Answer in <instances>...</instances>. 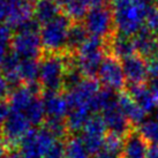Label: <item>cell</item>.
Listing matches in <instances>:
<instances>
[{"mask_svg":"<svg viewBox=\"0 0 158 158\" xmlns=\"http://www.w3.org/2000/svg\"><path fill=\"white\" fill-rule=\"evenodd\" d=\"M73 54L44 53L40 59V83L43 91L61 92L70 57Z\"/></svg>","mask_w":158,"mask_h":158,"instance_id":"1","label":"cell"},{"mask_svg":"<svg viewBox=\"0 0 158 158\" xmlns=\"http://www.w3.org/2000/svg\"><path fill=\"white\" fill-rule=\"evenodd\" d=\"M40 24L35 19L20 26L13 36L10 50H13L21 59L40 60L44 54L40 40Z\"/></svg>","mask_w":158,"mask_h":158,"instance_id":"2","label":"cell"},{"mask_svg":"<svg viewBox=\"0 0 158 158\" xmlns=\"http://www.w3.org/2000/svg\"><path fill=\"white\" fill-rule=\"evenodd\" d=\"M112 8L115 31L134 37L142 28H144L148 7H145L137 0H128Z\"/></svg>","mask_w":158,"mask_h":158,"instance_id":"3","label":"cell"},{"mask_svg":"<svg viewBox=\"0 0 158 158\" xmlns=\"http://www.w3.org/2000/svg\"><path fill=\"white\" fill-rule=\"evenodd\" d=\"M106 56L105 40L90 36L79 52L75 54L76 65L84 77H95Z\"/></svg>","mask_w":158,"mask_h":158,"instance_id":"4","label":"cell"},{"mask_svg":"<svg viewBox=\"0 0 158 158\" xmlns=\"http://www.w3.org/2000/svg\"><path fill=\"white\" fill-rule=\"evenodd\" d=\"M73 21L66 14L46 23L40 28V40L44 53H62L66 50L67 35Z\"/></svg>","mask_w":158,"mask_h":158,"instance_id":"5","label":"cell"},{"mask_svg":"<svg viewBox=\"0 0 158 158\" xmlns=\"http://www.w3.org/2000/svg\"><path fill=\"white\" fill-rule=\"evenodd\" d=\"M82 22L89 35L94 37L107 40L115 31L113 8L111 5L90 8Z\"/></svg>","mask_w":158,"mask_h":158,"instance_id":"6","label":"cell"},{"mask_svg":"<svg viewBox=\"0 0 158 158\" xmlns=\"http://www.w3.org/2000/svg\"><path fill=\"white\" fill-rule=\"evenodd\" d=\"M56 140L44 126L31 128L20 142L19 152L23 158H44Z\"/></svg>","mask_w":158,"mask_h":158,"instance_id":"7","label":"cell"},{"mask_svg":"<svg viewBox=\"0 0 158 158\" xmlns=\"http://www.w3.org/2000/svg\"><path fill=\"white\" fill-rule=\"evenodd\" d=\"M98 82L103 88L112 90L114 92H120L126 89V77L123 74V68L121 61L114 58L113 56L107 54L102 62L99 70L97 73Z\"/></svg>","mask_w":158,"mask_h":158,"instance_id":"8","label":"cell"},{"mask_svg":"<svg viewBox=\"0 0 158 158\" xmlns=\"http://www.w3.org/2000/svg\"><path fill=\"white\" fill-rule=\"evenodd\" d=\"M99 90L101 83L95 77H85L77 87L65 92L68 111L85 109L91 112V102Z\"/></svg>","mask_w":158,"mask_h":158,"instance_id":"9","label":"cell"},{"mask_svg":"<svg viewBox=\"0 0 158 158\" xmlns=\"http://www.w3.org/2000/svg\"><path fill=\"white\" fill-rule=\"evenodd\" d=\"M31 125L22 113L10 112L7 120L0 128L1 140L9 149H16L20 145L22 139L29 133L31 129Z\"/></svg>","mask_w":158,"mask_h":158,"instance_id":"10","label":"cell"},{"mask_svg":"<svg viewBox=\"0 0 158 158\" xmlns=\"http://www.w3.org/2000/svg\"><path fill=\"white\" fill-rule=\"evenodd\" d=\"M106 125L102 114H92L82 131V139L90 155H95L103 149L106 136Z\"/></svg>","mask_w":158,"mask_h":158,"instance_id":"11","label":"cell"},{"mask_svg":"<svg viewBox=\"0 0 158 158\" xmlns=\"http://www.w3.org/2000/svg\"><path fill=\"white\" fill-rule=\"evenodd\" d=\"M43 94V88L40 82L34 84H22L21 87L14 89L8 97V104L12 112L24 113L26 110L37 97Z\"/></svg>","mask_w":158,"mask_h":158,"instance_id":"12","label":"cell"},{"mask_svg":"<svg viewBox=\"0 0 158 158\" xmlns=\"http://www.w3.org/2000/svg\"><path fill=\"white\" fill-rule=\"evenodd\" d=\"M105 42L107 54L113 56L114 58L119 59L120 61L137 54L134 37H132V36L114 31L107 40H105Z\"/></svg>","mask_w":158,"mask_h":158,"instance_id":"13","label":"cell"},{"mask_svg":"<svg viewBox=\"0 0 158 158\" xmlns=\"http://www.w3.org/2000/svg\"><path fill=\"white\" fill-rule=\"evenodd\" d=\"M123 74L128 84H145L149 80L148 62L139 54L132 56L121 61Z\"/></svg>","mask_w":158,"mask_h":158,"instance_id":"14","label":"cell"},{"mask_svg":"<svg viewBox=\"0 0 158 158\" xmlns=\"http://www.w3.org/2000/svg\"><path fill=\"white\" fill-rule=\"evenodd\" d=\"M102 117L106 125L107 131H110V133L112 134H117L119 136L125 137L132 129L135 128L125 115L123 110L120 109L119 104L111 106L104 112H102Z\"/></svg>","mask_w":158,"mask_h":158,"instance_id":"15","label":"cell"},{"mask_svg":"<svg viewBox=\"0 0 158 158\" xmlns=\"http://www.w3.org/2000/svg\"><path fill=\"white\" fill-rule=\"evenodd\" d=\"M149 143L139 129H132L125 136L121 158H147Z\"/></svg>","mask_w":158,"mask_h":158,"instance_id":"16","label":"cell"},{"mask_svg":"<svg viewBox=\"0 0 158 158\" xmlns=\"http://www.w3.org/2000/svg\"><path fill=\"white\" fill-rule=\"evenodd\" d=\"M42 101L45 107L46 118L66 119L68 114V104L64 92L43 91Z\"/></svg>","mask_w":158,"mask_h":158,"instance_id":"17","label":"cell"},{"mask_svg":"<svg viewBox=\"0 0 158 158\" xmlns=\"http://www.w3.org/2000/svg\"><path fill=\"white\" fill-rule=\"evenodd\" d=\"M158 35H155L147 28H142L135 36L136 51L137 54L144 58L145 60H149L158 56Z\"/></svg>","mask_w":158,"mask_h":158,"instance_id":"18","label":"cell"},{"mask_svg":"<svg viewBox=\"0 0 158 158\" xmlns=\"http://www.w3.org/2000/svg\"><path fill=\"white\" fill-rule=\"evenodd\" d=\"M127 94L135 101V103L140 106L145 113L155 112L158 107V103L151 95L149 89L145 84H128Z\"/></svg>","mask_w":158,"mask_h":158,"instance_id":"19","label":"cell"},{"mask_svg":"<svg viewBox=\"0 0 158 158\" xmlns=\"http://www.w3.org/2000/svg\"><path fill=\"white\" fill-rule=\"evenodd\" d=\"M118 104L134 127H140L141 125L147 120L145 119L147 113L136 104L135 101L128 95L127 92H120L119 94Z\"/></svg>","mask_w":158,"mask_h":158,"instance_id":"20","label":"cell"},{"mask_svg":"<svg viewBox=\"0 0 158 158\" xmlns=\"http://www.w3.org/2000/svg\"><path fill=\"white\" fill-rule=\"evenodd\" d=\"M57 0H35L34 19L40 26L51 22L62 13Z\"/></svg>","mask_w":158,"mask_h":158,"instance_id":"21","label":"cell"},{"mask_svg":"<svg viewBox=\"0 0 158 158\" xmlns=\"http://www.w3.org/2000/svg\"><path fill=\"white\" fill-rule=\"evenodd\" d=\"M89 37L90 35L85 29L83 22H73L68 30L65 52L75 56L80 51V48L84 45V43L88 40Z\"/></svg>","mask_w":158,"mask_h":158,"instance_id":"22","label":"cell"},{"mask_svg":"<svg viewBox=\"0 0 158 158\" xmlns=\"http://www.w3.org/2000/svg\"><path fill=\"white\" fill-rule=\"evenodd\" d=\"M19 75L23 84H34L40 82V60L22 59L19 68Z\"/></svg>","mask_w":158,"mask_h":158,"instance_id":"23","label":"cell"},{"mask_svg":"<svg viewBox=\"0 0 158 158\" xmlns=\"http://www.w3.org/2000/svg\"><path fill=\"white\" fill-rule=\"evenodd\" d=\"M66 158H89L91 155L84 144L82 136L69 135L65 141Z\"/></svg>","mask_w":158,"mask_h":158,"instance_id":"24","label":"cell"},{"mask_svg":"<svg viewBox=\"0 0 158 158\" xmlns=\"http://www.w3.org/2000/svg\"><path fill=\"white\" fill-rule=\"evenodd\" d=\"M23 114L26 115L31 126H35V127L43 126L46 119V113H45V107L42 101V96L37 97Z\"/></svg>","mask_w":158,"mask_h":158,"instance_id":"25","label":"cell"},{"mask_svg":"<svg viewBox=\"0 0 158 158\" xmlns=\"http://www.w3.org/2000/svg\"><path fill=\"white\" fill-rule=\"evenodd\" d=\"M139 131L142 134L148 143L158 144V119L150 118L147 119L144 123L139 127Z\"/></svg>","mask_w":158,"mask_h":158,"instance_id":"26","label":"cell"},{"mask_svg":"<svg viewBox=\"0 0 158 158\" xmlns=\"http://www.w3.org/2000/svg\"><path fill=\"white\" fill-rule=\"evenodd\" d=\"M123 140H125V137H123V136L109 133V134H106L105 139H104V145H103V148L111 150L113 152L121 154L123 147Z\"/></svg>","mask_w":158,"mask_h":158,"instance_id":"27","label":"cell"},{"mask_svg":"<svg viewBox=\"0 0 158 158\" xmlns=\"http://www.w3.org/2000/svg\"><path fill=\"white\" fill-rule=\"evenodd\" d=\"M144 28H147L155 35H158V5L148 8L145 14Z\"/></svg>","mask_w":158,"mask_h":158,"instance_id":"28","label":"cell"},{"mask_svg":"<svg viewBox=\"0 0 158 158\" xmlns=\"http://www.w3.org/2000/svg\"><path fill=\"white\" fill-rule=\"evenodd\" d=\"M66 156L65 151V141L56 140V142L48 150L44 158H64Z\"/></svg>","mask_w":158,"mask_h":158,"instance_id":"29","label":"cell"},{"mask_svg":"<svg viewBox=\"0 0 158 158\" xmlns=\"http://www.w3.org/2000/svg\"><path fill=\"white\" fill-rule=\"evenodd\" d=\"M13 36V29L8 24H0V44L10 46Z\"/></svg>","mask_w":158,"mask_h":158,"instance_id":"30","label":"cell"},{"mask_svg":"<svg viewBox=\"0 0 158 158\" xmlns=\"http://www.w3.org/2000/svg\"><path fill=\"white\" fill-rule=\"evenodd\" d=\"M10 92H12V89L8 85L4 75L0 73V101H6V98H8Z\"/></svg>","mask_w":158,"mask_h":158,"instance_id":"31","label":"cell"},{"mask_svg":"<svg viewBox=\"0 0 158 158\" xmlns=\"http://www.w3.org/2000/svg\"><path fill=\"white\" fill-rule=\"evenodd\" d=\"M10 107H9L8 101H0V128L7 120L10 114Z\"/></svg>","mask_w":158,"mask_h":158,"instance_id":"32","label":"cell"},{"mask_svg":"<svg viewBox=\"0 0 158 158\" xmlns=\"http://www.w3.org/2000/svg\"><path fill=\"white\" fill-rule=\"evenodd\" d=\"M147 87L158 103V79H149L147 82Z\"/></svg>","mask_w":158,"mask_h":158,"instance_id":"33","label":"cell"},{"mask_svg":"<svg viewBox=\"0 0 158 158\" xmlns=\"http://www.w3.org/2000/svg\"><path fill=\"white\" fill-rule=\"evenodd\" d=\"M94 158H121V154H118V152H113V151H111V150H107V149H103L99 151V152H97Z\"/></svg>","mask_w":158,"mask_h":158,"instance_id":"34","label":"cell"},{"mask_svg":"<svg viewBox=\"0 0 158 158\" xmlns=\"http://www.w3.org/2000/svg\"><path fill=\"white\" fill-rule=\"evenodd\" d=\"M0 1L4 4V6L7 9V13H8L9 10H12L15 7H18L21 4H23L26 0H0Z\"/></svg>","mask_w":158,"mask_h":158,"instance_id":"35","label":"cell"},{"mask_svg":"<svg viewBox=\"0 0 158 158\" xmlns=\"http://www.w3.org/2000/svg\"><path fill=\"white\" fill-rule=\"evenodd\" d=\"M8 51H9L8 46L0 44V70H1V67H2V64H4V60H5V58H6V56H7Z\"/></svg>","mask_w":158,"mask_h":158,"instance_id":"36","label":"cell"},{"mask_svg":"<svg viewBox=\"0 0 158 158\" xmlns=\"http://www.w3.org/2000/svg\"><path fill=\"white\" fill-rule=\"evenodd\" d=\"M147 158H158V144H151L148 150Z\"/></svg>","mask_w":158,"mask_h":158,"instance_id":"37","label":"cell"},{"mask_svg":"<svg viewBox=\"0 0 158 158\" xmlns=\"http://www.w3.org/2000/svg\"><path fill=\"white\" fill-rule=\"evenodd\" d=\"M9 154V148L5 144V142L0 139V158H6Z\"/></svg>","mask_w":158,"mask_h":158,"instance_id":"38","label":"cell"},{"mask_svg":"<svg viewBox=\"0 0 158 158\" xmlns=\"http://www.w3.org/2000/svg\"><path fill=\"white\" fill-rule=\"evenodd\" d=\"M6 19H7V9L0 1V24H2V22H6Z\"/></svg>","mask_w":158,"mask_h":158,"instance_id":"39","label":"cell"},{"mask_svg":"<svg viewBox=\"0 0 158 158\" xmlns=\"http://www.w3.org/2000/svg\"><path fill=\"white\" fill-rule=\"evenodd\" d=\"M139 2H141L142 5H144L145 7H151V6H155L157 4V0H137Z\"/></svg>","mask_w":158,"mask_h":158,"instance_id":"40","label":"cell"},{"mask_svg":"<svg viewBox=\"0 0 158 158\" xmlns=\"http://www.w3.org/2000/svg\"><path fill=\"white\" fill-rule=\"evenodd\" d=\"M6 158H23V157L19 151H16V150H12V151H9V154L7 155V157Z\"/></svg>","mask_w":158,"mask_h":158,"instance_id":"41","label":"cell"},{"mask_svg":"<svg viewBox=\"0 0 158 158\" xmlns=\"http://www.w3.org/2000/svg\"><path fill=\"white\" fill-rule=\"evenodd\" d=\"M126 1H128V0H110V4L112 7H114V6H118V5H120V4H123V2H126Z\"/></svg>","mask_w":158,"mask_h":158,"instance_id":"42","label":"cell"},{"mask_svg":"<svg viewBox=\"0 0 158 158\" xmlns=\"http://www.w3.org/2000/svg\"><path fill=\"white\" fill-rule=\"evenodd\" d=\"M57 1H58V4L60 5V7H61L62 5H64V4H66V2H67V1H68V0H57Z\"/></svg>","mask_w":158,"mask_h":158,"instance_id":"43","label":"cell"},{"mask_svg":"<svg viewBox=\"0 0 158 158\" xmlns=\"http://www.w3.org/2000/svg\"><path fill=\"white\" fill-rule=\"evenodd\" d=\"M157 5H158V0H157Z\"/></svg>","mask_w":158,"mask_h":158,"instance_id":"44","label":"cell"}]
</instances>
